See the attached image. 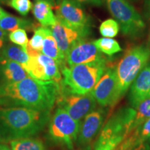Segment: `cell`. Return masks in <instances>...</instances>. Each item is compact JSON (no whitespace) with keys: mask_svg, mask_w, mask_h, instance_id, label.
Segmentation results:
<instances>
[{"mask_svg":"<svg viewBox=\"0 0 150 150\" xmlns=\"http://www.w3.org/2000/svg\"><path fill=\"white\" fill-rule=\"evenodd\" d=\"M61 84L29 76L13 83H0V107H27L51 111L61 92Z\"/></svg>","mask_w":150,"mask_h":150,"instance_id":"6da1fadb","label":"cell"},{"mask_svg":"<svg viewBox=\"0 0 150 150\" xmlns=\"http://www.w3.org/2000/svg\"><path fill=\"white\" fill-rule=\"evenodd\" d=\"M51 111L27 107H0V136L3 142L29 138L50 122Z\"/></svg>","mask_w":150,"mask_h":150,"instance_id":"7a4b0ae2","label":"cell"},{"mask_svg":"<svg viewBox=\"0 0 150 150\" xmlns=\"http://www.w3.org/2000/svg\"><path fill=\"white\" fill-rule=\"evenodd\" d=\"M106 63L102 61L63 67L62 90L78 95L91 93L107 69Z\"/></svg>","mask_w":150,"mask_h":150,"instance_id":"3957f363","label":"cell"},{"mask_svg":"<svg viewBox=\"0 0 150 150\" xmlns=\"http://www.w3.org/2000/svg\"><path fill=\"white\" fill-rule=\"evenodd\" d=\"M150 59V49L140 45L127 52L116 67L118 88L120 98L127 93L135 79L148 64Z\"/></svg>","mask_w":150,"mask_h":150,"instance_id":"277c9868","label":"cell"},{"mask_svg":"<svg viewBox=\"0 0 150 150\" xmlns=\"http://www.w3.org/2000/svg\"><path fill=\"white\" fill-rule=\"evenodd\" d=\"M136 110L124 108L115 112L107 121L100 132L96 143L117 147L131 132Z\"/></svg>","mask_w":150,"mask_h":150,"instance_id":"5b68a950","label":"cell"},{"mask_svg":"<svg viewBox=\"0 0 150 150\" xmlns=\"http://www.w3.org/2000/svg\"><path fill=\"white\" fill-rule=\"evenodd\" d=\"M49 122V139L67 149H74L81 122L75 120L63 108L58 107Z\"/></svg>","mask_w":150,"mask_h":150,"instance_id":"8992f818","label":"cell"},{"mask_svg":"<svg viewBox=\"0 0 150 150\" xmlns=\"http://www.w3.org/2000/svg\"><path fill=\"white\" fill-rule=\"evenodd\" d=\"M110 14L119 24L124 34L131 37L139 35L145 27L140 16L127 0H105Z\"/></svg>","mask_w":150,"mask_h":150,"instance_id":"52a82bcc","label":"cell"},{"mask_svg":"<svg viewBox=\"0 0 150 150\" xmlns=\"http://www.w3.org/2000/svg\"><path fill=\"white\" fill-rule=\"evenodd\" d=\"M56 20L60 23L81 33L84 37L90 33L88 17L80 4L74 0H61L54 7Z\"/></svg>","mask_w":150,"mask_h":150,"instance_id":"ba28073f","label":"cell"},{"mask_svg":"<svg viewBox=\"0 0 150 150\" xmlns=\"http://www.w3.org/2000/svg\"><path fill=\"white\" fill-rule=\"evenodd\" d=\"M56 104L75 120L81 122L83 118L95 110L97 102L91 93L78 95L67 93L61 88Z\"/></svg>","mask_w":150,"mask_h":150,"instance_id":"9c48e42d","label":"cell"},{"mask_svg":"<svg viewBox=\"0 0 150 150\" xmlns=\"http://www.w3.org/2000/svg\"><path fill=\"white\" fill-rule=\"evenodd\" d=\"M102 107L114 106L120 99L116 67H108L91 92Z\"/></svg>","mask_w":150,"mask_h":150,"instance_id":"30bf717a","label":"cell"},{"mask_svg":"<svg viewBox=\"0 0 150 150\" xmlns=\"http://www.w3.org/2000/svg\"><path fill=\"white\" fill-rule=\"evenodd\" d=\"M23 67L28 74L33 79L45 81H54L62 84L63 78L57 63L42 53L35 56H29V61Z\"/></svg>","mask_w":150,"mask_h":150,"instance_id":"8fae6325","label":"cell"},{"mask_svg":"<svg viewBox=\"0 0 150 150\" xmlns=\"http://www.w3.org/2000/svg\"><path fill=\"white\" fill-rule=\"evenodd\" d=\"M102 61H106L94 42L81 38L76 41L67 54L66 63L69 67Z\"/></svg>","mask_w":150,"mask_h":150,"instance_id":"7c38bea8","label":"cell"},{"mask_svg":"<svg viewBox=\"0 0 150 150\" xmlns=\"http://www.w3.org/2000/svg\"><path fill=\"white\" fill-rule=\"evenodd\" d=\"M104 120V111L100 108L94 110L84 117L76 140L79 147L91 145L102 129Z\"/></svg>","mask_w":150,"mask_h":150,"instance_id":"4fadbf2b","label":"cell"},{"mask_svg":"<svg viewBox=\"0 0 150 150\" xmlns=\"http://www.w3.org/2000/svg\"><path fill=\"white\" fill-rule=\"evenodd\" d=\"M150 98V63L144 67L131 84L130 102L136 108L140 103Z\"/></svg>","mask_w":150,"mask_h":150,"instance_id":"5bb4252c","label":"cell"},{"mask_svg":"<svg viewBox=\"0 0 150 150\" xmlns=\"http://www.w3.org/2000/svg\"><path fill=\"white\" fill-rule=\"evenodd\" d=\"M52 35L57 43L60 52L66 60L67 54L76 41L84 37L81 33L65 27L56 20V23L51 27Z\"/></svg>","mask_w":150,"mask_h":150,"instance_id":"9a60e30c","label":"cell"},{"mask_svg":"<svg viewBox=\"0 0 150 150\" xmlns=\"http://www.w3.org/2000/svg\"><path fill=\"white\" fill-rule=\"evenodd\" d=\"M0 71L4 82L13 83L26 79L29 76L22 65L0 56Z\"/></svg>","mask_w":150,"mask_h":150,"instance_id":"2e32d148","label":"cell"},{"mask_svg":"<svg viewBox=\"0 0 150 150\" xmlns=\"http://www.w3.org/2000/svg\"><path fill=\"white\" fill-rule=\"evenodd\" d=\"M150 138V118L141 126L131 131L122 142L117 150H127L139 147L145 144Z\"/></svg>","mask_w":150,"mask_h":150,"instance_id":"e0dca14e","label":"cell"},{"mask_svg":"<svg viewBox=\"0 0 150 150\" xmlns=\"http://www.w3.org/2000/svg\"><path fill=\"white\" fill-rule=\"evenodd\" d=\"M52 8L51 4L47 0H35L33 5V13L42 27H52L56 23V18Z\"/></svg>","mask_w":150,"mask_h":150,"instance_id":"ac0fdd59","label":"cell"},{"mask_svg":"<svg viewBox=\"0 0 150 150\" xmlns=\"http://www.w3.org/2000/svg\"><path fill=\"white\" fill-rule=\"evenodd\" d=\"M37 27L38 26L32 22L31 20L12 16L4 11L2 18L0 22V28L6 32L11 33L18 29L34 31V29Z\"/></svg>","mask_w":150,"mask_h":150,"instance_id":"d6986e66","label":"cell"},{"mask_svg":"<svg viewBox=\"0 0 150 150\" xmlns=\"http://www.w3.org/2000/svg\"><path fill=\"white\" fill-rule=\"evenodd\" d=\"M42 53L54 60L61 70L66 66V60L60 52L51 29L49 28H47L45 37L43 40Z\"/></svg>","mask_w":150,"mask_h":150,"instance_id":"ffe728a7","label":"cell"},{"mask_svg":"<svg viewBox=\"0 0 150 150\" xmlns=\"http://www.w3.org/2000/svg\"><path fill=\"white\" fill-rule=\"evenodd\" d=\"M0 56L17 62L24 67L29 60V56L22 47L13 44H6L0 52Z\"/></svg>","mask_w":150,"mask_h":150,"instance_id":"44dd1931","label":"cell"},{"mask_svg":"<svg viewBox=\"0 0 150 150\" xmlns=\"http://www.w3.org/2000/svg\"><path fill=\"white\" fill-rule=\"evenodd\" d=\"M10 143L11 150H45L40 140L31 137L11 140Z\"/></svg>","mask_w":150,"mask_h":150,"instance_id":"7402d4cb","label":"cell"},{"mask_svg":"<svg viewBox=\"0 0 150 150\" xmlns=\"http://www.w3.org/2000/svg\"><path fill=\"white\" fill-rule=\"evenodd\" d=\"M136 109V114L131 126V132L141 126L150 118V98L140 103Z\"/></svg>","mask_w":150,"mask_h":150,"instance_id":"603a6c76","label":"cell"},{"mask_svg":"<svg viewBox=\"0 0 150 150\" xmlns=\"http://www.w3.org/2000/svg\"><path fill=\"white\" fill-rule=\"evenodd\" d=\"M94 44L102 53L108 56L113 55L122 50L119 43L111 38H102L94 41Z\"/></svg>","mask_w":150,"mask_h":150,"instance_id":"cb8c5ba5","label":"cell"},{"mask_svg":"<svg viewBox=\"0 0 150 150\" xmlns=\"http://www.w3.org/2000/svg\"><path fill=\"white\" fill-rule=\"evenodd\" d=\"M47 27H38L34 29V35L28 43V47L34 51L42 53V44L46 34V30Z\"/></svg>","mask_w":150,"mask_h":150,"instance_id":"d4e9b609","label":"cell"},{"mask_svg":"<svg viewBox=\"0 0 150 150\" xmlns=\"http://www.w3.org/2000/svg\"><path fill=\"white\" fill-rule=\"evenodd\" d=\"M120 25L117 22L112 19L105 20L99 27L101 34L105 38H113L117 35Z\"/></svg>","mask_w":150,"mask_h":150,"instance_id":"484cf974","label":"cell"},{"mask_svg":"<svg viewBox=\"0 0 150 150\" xmlns=\"http://www.w3.org/2000/svg\"><path fill=\"white\" fill-rule=\"evenodd\" d=\"M8 39L11 42L14 44L22 47L26 52V49L29 43V40L26 33V30L23 29H18L15 30L9 33Z\"/></svg>","mask_w":150,"mask_h":150,"instance_id":"4316f807","label":"cell"},{"mask_svg":"<svg viewBox=\"0 0 150 150\" xmlns=\"http://www.w3.org/2000/svg\"><path fill=\"white\" fill-rule=\"evenodd\" d=\"M8 4L22 16H27L33 7L30 0H10Z\"/></svg>","mask_w":150,"mask_h":150,"instance_id":"83f0119b","label":"cell"},{"mask_svg":"<svg viewBox=\"0 0 150 150\" xmlns=\"http://www.w3.org/2000/svg\"><path fill=\"white\" fill-rule=\"evenodd\" d=\"M79 4H86L95 6H101L103 4L102 0H74Z\"/></svg>","mask_w":150,"mask_h":150,"instance_id":"f1b7e54d","label":"cell"},{"mask_svg":"<svg viewBox=\"0 0 150 150\" xmlns=\"http://www.w3.org/2000/svg\"><path fill=\"white\" fill-rule=\"evenodd\" d=\"M8 38V33L0 28V52L6 45V42L7 41Z\"/></svg>","mask_w":150,"mask_h":150,"instance_id":"f546056e","label":"cell"},{"mask_svg":"<svg viewBox=\"0 0 150 150\" xmlns=\"http://www.w3.org/2000/svg\"><path fill=\"white\" fill-rule=\"evenodd\" d=\"M117 148L107 145H95V150H117Z\"/></svg>","mask_w":150,"mask_h":150,"instance_id":"4dcf8cb0","label":"cell"},{"mask_svg":"<svg viewBox=\"0 0 150 150\" xmlns=\"http://www.w3.org/2000/svg\"><path fill=\"white\" fill-rule=\"evenodd\" d=\"M127 150H149V147L147 145H145V144L142 145H140L139 147H137L136 148H133V149H127Z\"/></svg>","mask_w":150,"mask_h":150,"instance_id":"1f68e13d","label":"cell"},{"mask_svg":"<svg viewBox=\"0 0 150 150\" xmlns=\"http://www.w3.org/2000/svg\"><path fill=\"white\" fill-rule=\"evenodd\" d=\"M47 1H48L51 4L52 7L54 8V7L59 4V2L61 1V0H47Z\"/></svg>","mask_w":150,"mask_h":150,"instance_id":"d6a6232c","label":"cell"},{"mask_svg":"<svg viewBox=\"0 0 150 150\" xmlns=\"http://www.w3.org/2000/svg\"><path fill=\"white\" fill-rule=\"evenodd\" d=\"M76 150H92V146H91V145L83 146V147H81L79 149H78Z\"/></svg>","mask_w":150,"mask_h":150,"instance_id":"836d02e7","label":"cell"},{"mask_svg":"<svg viewBox=\"0 0 150 150\" xmlns=\"http://www.w3.org/2000/svg\"><path fill=\"white\" fill-rule=\"evenodd\" d=\"M0 150H11L8 146L0 142Z\"/></svg>","mask_w":150,"mask_h":150,"instance_id":"e575fe53","label":"cell"},{"mask_svg":"<svg viewBox=\"0 0 150 150\" xmlns=\"http://www.w3.org/2000/svg\"><path fill=\"white\" fill-rule=\"evenodd\" d=\"M3 12H4V10L2 8L0 7V22H1V18H2V16H3Z\"/></svg>","mask_w":150,"mask_h":150,"instance_id":"d590c367","label":"cell"},{"mask_svg":"<svg viewBox=\"0 0 150 150\" xmlns=\"http://www.w3.org/2000/svg\"><path fill=\"white\" fill-rule=\"evenodd\" d=\"M10 0H0V4H5L8 3Z\"/></svg>","mask_w":150,"mask_h":150,"instance_id":"8d00e7d4","label":"cell"},{"mask_svg":"<svg viewBox=\"0 0 150 150\" xmlns=\"http://www.w3.org/2000/svg\"><path fill=\"white\" fill-rule=\"evenodd\" d=\"M0 142H3V140H2V139H1V136H0Z\"/></svg>","mask_w":150,"mask_h":150,"instance_id":"74e56055","label":"cell"},{"mask_svg":"<svg viewBox=\"0 0 150 150\" xmlns=\"http://www.w3.org/2000/svg\"><path fill=\"white\" fill-rule=\"evenodd\" d=\"M147 141H148V142H149V143L150 144V138H149V140H147Z\"/></svg>","mask_w":150,"mask_h":150,"instance_id":"f35d334b","label":"cell"},{"mask_svg":"<svg viewBox=\"0 0 150 150\" xmlns=\"http://www.w3.org/2000/svg\"><path fill=\"white\" fill-rule=\"evenodd\" d=\"M149 7H150V0H149Z\"/></svg>","mask_w":150,"mask_h":150,"instance_id":"ab89813d","label":"cell"}]
</instances>
